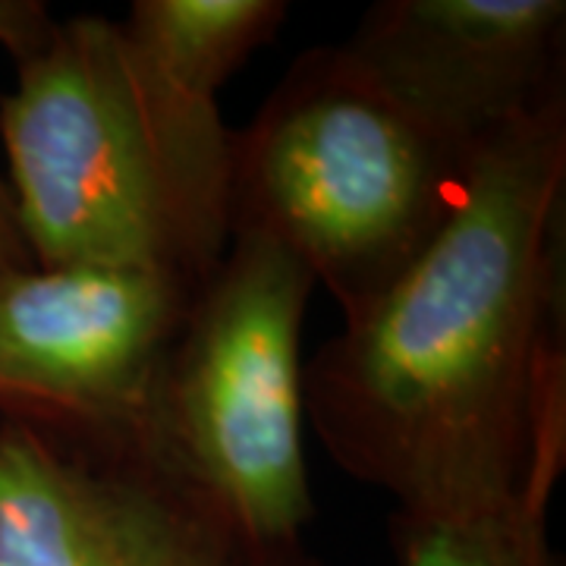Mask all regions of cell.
Returning <instances> with one entry per match:
<instances>
[{
	"mask_svg": "<svg viewBox=\"0 0 566 566\" xmlns=\"http://www.w3.org/2000/svg\"><path fill=\"white\" fill-rule=\"evenodd\" d=\"M472 148L406 114L340 44L312 48L230 133V233L290 249L353 322L450 221Z\"/></svg>",
	"mask_w": 566,
	"mask_h": 566,
	"instance_id": "obj_3",
	"label": "cell"
},
{
	"mask_svg": "<svg viewBox=\"0 0 566 566\" xmlns=\"http://www.w3.org/2000/svg\"><path fill=\"white\" fill-rule=\"evenodd\" d=\"M32 252L22 237L20 214H17V202L7 180L0 177V283L13 274H20L25 268H32Z\"/></svg>",
	"mask_w": 566,
	"mask_h": 566,
	"instance_id": "obj_11",
	"label": "cell"
},
{
	"mask_svg": "<svg viewBox=\"0 0 566 566\" xmlns=\"http://www.w3.org/2000/svg\"><path fill=\"white\" fill-rule=\"evenodd\" d=\"M286 13L283 0H136L120 22L167 80L214 102L223 82L277 39Z\"/></svg>",
	"mask_w": 566,
	"mask_h": 566,
	"instance_id": "obj_8",
	"label": "cell"
},
{
	"mask_svg": "<svg viewBox=\"0 0 566 566\" xmlns=\"http://www.w3.org/2000/svg\"><path fill=\"white\" fill-rule=\"evenodd\" d=\"M557 485H532L485 510L390 516V545L400 566H564L551 542L547 513Z\"/></svg>",
	"mask_w": 566,
	"mask_h": 566,
	"instance_id": "obj_9",
	"label": "cell"
},
{
	"mask_svg": "<svg viewBox=\"0 0 566 566\" xmlns=\"http://www.w3.org/2000/svg\"><path fill=\"white\" fill-rule=\"evenodd\" d=\"M0 566H327L186 482L133 424L0 416Z\"/></svg>",
	"mask_w": 566,
	"mask_h": 566,
	"instance_id": "obj_5",
	"label": "cell"
},
{
	"mask_svg": "<svg viewBox=\"0 0 566 566\" xmlns=\"http://www.w3.org/2000/svg\"><path fill=\"white\" fill-rule=\"evenodd\" d=\"M54 13L41 0H0V48L22 61L54 29Z\"/></svg>",
	"mask_w": 566,
	"mask_h": 566,
	"instance_id": "obj_10",
	"label": "cell"
},
{
	"mask_svg": "<svg viewBox=\"0 0 566 566\" xmlns=\"http://www.w3.org/2000/svg\"><path fill=\"white\" fill-rule=\"evenodd\" d=\"M199 283L98 264H32L7 277L0 416L80 428L133 424Z\"/></svg>",
	"mask_w": 566,
	"mask_h": 566,
	"instance_id": "obj_6",
	"label": "cell"
},
{
	"mask_svg": "<svg viewBox=\"0 0 566 566\" xmlns=\"http://www.w3.org/2000/svg\"><path fill=\"white\" fill-rule=\"evenodd\" d=\"M230 133L218 102L167 80L120 20H54L0 98L32 262L205 281L230 243Z\"/></svg>",
	"mask_w": 566,
	"mask_h": 566,
	"instance_id": "obj_2",
	"label": "cell"
},
{
	"mask_svg": "<svg viewBox=\"0 0 566 566\" xmlns=\"http://www.w3.org/2000/svg\"><path fill=\"white\" fill-rule=\"evenodd\" d=\"M315 277L262 233H230L133 422L164 465L268 538L315 520L303 444V327Z\"/></svg>",
	"mask_w": 566,
	"mask_h": 566,
	"instance_id": "obj_4",
	"label": "cell"
},
{
	"mask_svg": "<svg viewBox=\"0 0 566 566\" xmlns=\"http://www.w3.org/2000/svg\"><path fill=\"white\" fill-rule=\"evenodd\" d=\"M340 48L460 148L566 95L564 0H381Z\"/></svg>",
	"mask_w": 566,
	"mask_h": 566,
	"instance_id": "obj_7",
	"label": "cell"
},
{
	"mask_svg": "<svg viewBox=\"0 0 566 566\" xmlns=\"http://www.w3.org/2000/svg\"><path fill=\"white\" fill-rule=\"evenodd\" d=\"M566 95L475 142L450 221L303 363L305 422L397 513L557 485L566 465Z\"/></svg>",
	"mask_w": 566,
	"mask_h": 566,
	"instance_id": "obj_1",
	"label": "cell"
}]
</instances>
